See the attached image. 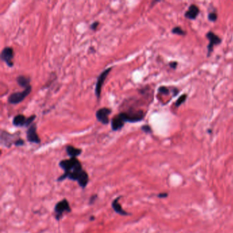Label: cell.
<instances>
[{
	"mask_svg": "<svg viewBox=\"0 0 233 233\" xmlns=\"http://www.w3.org/2000/svg\"><path fill=\"white\" fill-rule=\"evenodd\" d=\"M118 114L125 122H137L142 121L144 118L146 114L142 110H137L121 112Z\"/></svg>",
	"mask_w": 233,
	"mask_h": 233,
	"instance_id": "cell-1",
	"label": "cell"
},
{
	"mask_svg": "<svg viewBox=\"0 0 233 233\" xmlns=\"http://www.w3.org/2000/svg\"><path fill=\"white\" fill-rule=\"evenodd\" d=\"M205 36L209 41V45H207V57H210L214 50V47L220 45L222 42V39L213 31H209Z\"/></svg>",
	"mask_w": 233,
	"mask_h": 233,
	"instance_id": "cell-2",
	"label": "cell"
},
{
	"mask_svg": "<svg viewBox=\"0 0 233 233\" xmlns=\"http://www.w3.org/2000/svg\"><path fill=\"white\" fill-rule=\"evenodd\" d=\"M31 86H30L27 88L24 89L23 91L17 92L11 94L8 99V101L10 104H19V103L23 101L31 92Z\"/></svg>",
	"mask_w": 233,
	"mask_h": 233,
	"instance_id": "cell-3",
	"label": "cell"
},
{
	"mask_svg": "<svg viewBox=\"0 0 233 233\" xmlns=\"http://www.w3.org/2000/svg\"><path fill=\"white\" fill-rule=\"evenodd\" d=\"M35 118V115H31L28 118H26L24 115L18 114L14 117L13 124L16 127H22V126H27H27H30L32 125Z\"/></svg>",
	"mask_w": 233,
	"mask_h": 233,
	"instance_id": "cell-4",
	"label": "cell"
},
{
	"mask_svg": "<svg viewBox=\"0 0 233 233\" xmlns=\"http://www.w3.org/2000/svg\"><path fill=\"white\" fill-rule=\"evenodd\" d=\"M55 211V217L57 220H60L63 216L64 213H70L71 208L67 199H64L56 204L54 209Z\"/></svg>",
	"mask_w": 233,
	"mask_h": 233,
	"instance_id": "cell-5",
	"label": "cell"
},
{
	"mask_svg": "<svg viewBox=\"0 0 233 233\" xmlns=\"http://www.w3.org/2000/svg\"><path fill=\"white\" fill-rule=\"evenodd\" d=\"M80 165H82V163L77 158H69L68 159L62 160L60 162V166L64 169V173H68L73 171L75 168Z\"/></svg>",
	"mask_w": 233,
	"mask_h": 233,
	"instance_id": "cell-6",
	"label": "cell"
},
{
	"mask_svg": "<svg viewBox=\"0 0 233 233\" xmlns=\"http://www.w3.org/2000/svg\"><path fill=\"white\" fill-rule=\"evenodd\" d=\"M112 68H108L105 70L103 71L99 75V76L98 77L96 86H95V95L99 99L100 96V94H101V90L103 85V83L105 82L106 78H107L109 73H110Z\"/></svg>",
	"mask_w": 233,
	"mask_h": 233,
	"instance_id": "cell-7",
	"label": "cell"
},
{
	"mask_svg": "<svg viewBox=\"0 0 233 233\" xmlns=\"http://www.w3.org/2000/svg\"><path fill=\"white\" fill-rule=\"evenodd\" d=\"M111 113V110L107 107H102L98 110L96 112V118L97 120L103 125H107L110 122L109 116Z\"/></svg>",
	"mask_w": 233,
	"mask_h": 233,
	"instance_id": "cell-8",
	"label": "cell"
},
{
	"mask_svg": "<svg viewBox=\"0 0 233 233\" xmlns=\"http://www.w3.org/2000/svg\"><path fill=\"white\" fill-rule=\"evenodd\" d=\"M14 50L12 47H6L4 48L1 53V59L2 61L5 62L8 67H12L13 66Z\"/></svg>",
	"mask_w": 233,
	"mask_h": 233,
	"instance_id": "cell-9",
	"label": "cell"
},
{
	"mask_svg": "<svg viewBox=\"0 0 233 233\" xmlns=\"http://www.w3.org/2000/svg\"><path fill=\"white\" fill-rule=\"evenodd\" d=\"M37 127L36 124L33 123L31 126H29L27 131V139L30 142L34 144L41 143V139L37 133Z\"/></svg>",
	"mask_w": 233,
	"mask_h": 233,
	"instance_id": "cell-10",
	"label": "cell"
},
{
	"mask_svg": "<svg viewBox=\"0 0 233 233\" xmlns=\"http://www.w3.org/2000/svg\"><path fill=\"white\" fill-rule=\"evenodd\" d=\"M200 13V10L199 7L197 5L192 4L189 5L188 9L184 14V16L189 20H195L199 15Z\"/></svg>",
	"mask_w": 233,
	"mask_h": 233,
	"instance_id": "cell-11",
	"label": "cell"
},
{
	"mask_svg": "<svg viewBox=\"0 0 233 233\" xmlns=\"http://www.w3.org/2000/svg\"><path fill=\"white\" fill-rule=\"evenodd\" d=\"M125 122L124 121L122 118L119 114L116 115V116H114L112 118V119L111 120V129L114 131H119L120 129H122V128L125 125Z\"/></svg>",
	"mask_w": 233,
	"mask_h": 233,
	"instance_id": "cell-12",
	"label": "cell"
},
{
	"mask_svg": "<svg viewBox=\"0 0 233 233\" xmlns=\"http://www.w3.org/2000/svg\"><path fill=\"white\" fill-rule=\"evenodd\" d=\"M16 141H14V136L8 133L7 131H2L1 133V143L7 147H10L12 144H14Z\"/></svg>",
	"mask_w": 233,
	"mask_h": 233,
	"instance_id": "cell-13",
	"label": "cell"
},
{
	"mask_svg": "<svg viewBox=\"0 0 233 233\" xmlns=\"http://www.w3.org/2000/svg\"><path fill=\"white\" fill-rule=\"evenodd\" d=\"M66 151H67V154L70 158H77L82 154V149L78 148H75L73 146L71 145H68L67 147H66Z\"/></svg>",
	"mask_w": 233,
	"mask_h": 233,
	"instance_id": "cell-14",
	"label": "cell"
},
{
	"mask_svg": "<svg viewBox=\"0 0 233 233\" xmlns=\"http://www.w3.org/2000/svg\"><path fill=\"white\" fill-rule=\"evenodd\" d=\"M119 198H117L113 201V202H112V205H111L112 208L114 209V211L116 212L117 213L122 215H128L127 213H126L125 211H124V209L122 208L120 204L118 202Z\"/></svg>",
	"mask_w": 233,
	"mask_h": 233,
	"instance_id": "cell-15",
	"label": "cell"
},
{
	"mask_svg": "<svg viewBox=\"0 0 233 233\" xmlns=\"http://www.w3.org/2000/svg\"><path fill=\"white\" fill-rule=\"evenodd\" d=\"M16 82L20 86H21V87L24 88L25 89L27 88L28 86H31L30 84V77L24 76V75H20L17 77Z\"/></svg>",
	"mask_w": 233,
	"mask_h": 233,
	"instance_id": "cell-16",
	"label": "cell"
},
{
	"mask_svg": "<svg viewBox=\"0 0 233 233\" xmlns=\"http://www.w3.org/2000/svg\"><path fill=\"white\" fill-rule=\"evenodd\" d=\"M172 33L173 34H175V35H178V36H184L187 35V31L183 30V29L180 26H175L174 27L172 28Z\"/></svg>",
	"mask_w": 233,
	"mask_h": 233,
	"instance_id": "cell-17",
	"label": "cell"
},
{
	"mask_svg": "<svg viewBox=\"0 0 233 233\" xmlns=\"http://www.w3.org/2000/svg\"><path fill=\"white\" fill-rule=\"evenodd\" d=\"M187 99V94H182V95L178 97V99L175 101L174 106L176 107H179L181 105L183 104V103L186 101Z\"/></svg>",
	"mask_w": 233,
	"mask_h": 233,
	"instance_id": "cell-18",
	"label": "cell"
},
{
	"mask_svg": "<svg viewBox=\"0 0 233 233\" xmlns=\"http://www.w3.org/2000/svg\"><path fill=\"white\" fill-rule=\"evenodd\" d=\"M207 18H208L209 21L211 22L215 23V21H217V20L218 19V14H217V11L214 10V11H211V12H209Z\"/></svg>",
	"mask_w": 233,
	"mask_h": 233,
	"instance_id": "cell-19",
	"label": "cell"
},
{
	"mask_svg": "<svg viewBox=\"0 0 233 233\" xmlns=\"http://www.w3.org/2000/svg\"><path fill=\"white\" fill-rule=\"evenodd\" d=\"M158 93L159 94H164V95H169V93H170V91H169V89L168 87H166V86H160L158 88Z\"/></svg>",
	"mask_w": 233,
	"mask_h": 233,
	"instance_id": "cell-20",
	"label": "cell"
},
{
	"mask_svg": "<svg viewBox=\"0 0 233 233\" xmlns=\"http://www.w3.org/2000/svg\"><path fill=\"white\" fill-rule=\"evenodd\" d=\"M141 129L143 132H144L146 133H152V129L151 128V126L148 125H143L142 127H141Z\"/></svg>",
	"mask_w": 233,
	"mask_h": 233,
	"instance_id": "cell-21",
	"label": "cell"
},
{
	"mask_svg": "<svg viewBox=\"0 0 233 233\" xmlns=\"http://www.w3.org/2000/svg\"><path fill=\"white\" fill-rule=\"evenodd\" d=\"M14 145L16 146H21L24 145V140L19 138V139H17L16 140V142H14Z\"/></svg>",
	"mask_w": 233,
	"mask_h": 233,
	"instance_id": "cell-22",
	"label": "cell"
},
{
	"mask_svg": "<svg viewBox=\"0 0 233 233\" xmlns=\"http://www.w3.org/2000/svg\"><path fill=\"white\" fill-rule=\"evenodd\" d=\"M99 22H98V21L93 22L90 25V29L92 30H96L98 26H99Z\"/></svg>",
	"mask_w": 233,
	"mask_h": 233,
	"instance_id": "cell-23",
	"label": "cell"
},
{
	"mask_svg": "<svg viewBox=\"0 0 233 233\" xmlns=\"http://www.w3.org/2000/svg\"><path fill=\"white\" fill-rule=\"evenodd\" d=\"M169 67L172 69H176L178 67V62L176 61H172L169 63Z\"/></svg>",
	"mask_w": 233,
	"mask_h": 233,
	"instance_id": "cell-24",
	"label": "cell"
},
{
	"mask_svg": "<svg viewBox=\"0 0 233 233\" xmlns=\"http://www.w3.org/2000/svg\"><path fill=\"white\" fill-rule=\"evenodd\" d=\"M96 197H97V195H93V196H92V197H91V198H90V204H92V203H93V202H94V198H96Z\"/></svg>",
	"mask_w": 233,
	"mask_h": 233,
	"instance_id": "cell-25",
	"label": "cell"
}]
</instances>
